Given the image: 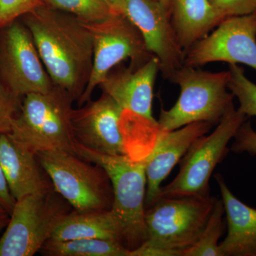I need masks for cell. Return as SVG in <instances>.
Returning <instances> with one entry per match:
<instances>
[{"instance_id": "obj_11", "label": "cell", "mask_w": 256, "mask_h": 256, "mask_svg": "<svg viewBox=\"0 0 256 256\" xmlns=\"http://www.w3.org/2000/svg\"><path fill=\"white\" fill-rule=\"evenodd\" d=\"M218 62L245 64L256 70V12L226 18L184 58V65L194 68Z\"/></svg>"}, {"instance_id": "obj_15", "label": "cell", "mask_w": 256, "mask_h": 256, "mask_svg": "<svg viewBox=\"0 0 256 256\" xmlns=\"http://www.w3.org/2000/svg\"><path fill=\"white\" fill-rule=\"evenodd\" d=\"M0 166L16 201L54 190L36 154L9 133L0 134Z\"/></svg>"}, {"instance_id": "obj_19", "label": "cell", "mask_w": 256, "mask_h": 256, "mask_svg": "<svg viewBox=\"0 0 256 256\" xmlns=\"http://www.w3.org/2000/svg\"><path fill=\"white\" fill-rule=\"evenodd\" d=\"M98 238L122 244V234L111 210L69 212L58 224L50 239L68 240Z\"/></svg>"}, {"instance_id": "obj_6", "label": "cell", "mask_w": 256, "mask_h": 256, "mask_svg": "<svg viewBox=\"0 0 256 256\" xmlns=\"http://www.w3.org/2000/svg\"><path fill=\"white\" fill-rule=\"evenodd\" d=\"M36 154L55 191L74 210H111L114 190L104 168L66 152H43Z\"/></svg>"}, {"instance_id": "obj_12", "label": "cell", "mask_w": 256, "mask_h": 256, "mask_svg": "<svg viewBox=\"0 0 256 256\" xmlns=\"http://www.w3.org/2000/svg\"><path fill=\"white\" fill-rule=\"evenodd\" d=\"M122 13L140 32L146 48L169 79L184 65V53L172 22L170 8L158 0H122Z\"/></svg>"}, {"instance_id": "obj_22", "label": "cell", "mask_w": 256, "mask_h": 256, "mask_svg": "<svg viewBox=\"0 0 256 256\" xmlns=\"http://www.w3.org/2000/svg\"><path fill=\"white\" fill-rule=\"evenodd\" d=\"M48 8L74 15L84 22L102 21L116 12L104 0H44Z\"/></svg>"}, {"instance_id": "obj_17", "label": "cell", "mask_w": 256, "mask_h": 256, "mask_svg": "<svg viewBox=\"0 0 256 256\" xmlns=\"http://www.w3.org/2000/svg\"><path fill=\"white\" fill-rule=\"evenodd\" d=\"M215 178L228 226L226 236L220 244V256H256V208L236 198L222 175Z\"/></svg>"}, {"instance_id": "obj_23", "label": "cell", "mask_w": 256, "mask_h": 256, "mask_svg": "<svg viewBox=\"0 0 256 256\" xmlns=\"http://www.w3.org/2000/svg\"><path fill=\"white\" fill-rule=\"evenodd\" d=\"M228 90L239 102L238 110L246 117H256V84L237 64L229 65Z\"/></svg>"}, {"instance_id": "obj_26", "label": "cell", "mask_w": 256, "mask_h": 256, "mask_svg": "<svg viewBox=\"0 0 256 256\" xmlns=\"http://www.w3.org/2000/svg\"><path fill=\"white\" fill-rule=\"evenodd\" d=\"M220 18L240 16L256 12V0H210Z\"/></svg>"}, {"instance_id": "obj_10", "label": "cell", "mask_w": 256, "mask_h": 256, "mask_svg": "<svg viewBox=\"0 0 256 256\" xmlns=\"http://www.w3.org/2000/svg\"><path fill=\"white\" fill-rule=\"evenodd\" d=\"M0 78L21 98L50 92L55 86L30 30L20 20L0 30Z\"/></svg>"}, {"instance_id": "obj_1", "label": "cell", "mask_w": 256, "mask_h": 256, "mask_svg": "<svg viewBox=\"0 0 256 256\" xmlns=\"http://www.w3.org/2000/svg\"><path fill=\"white\" fill-rule=\"evenodd\" d=\"M22 18L52 82L78 102L90 78L94 58V42L86 23L46 5Z\"/></svg>"}, {"instance_id": "obj_3", "label": "cell", "mask_w": 256, "mask_h": 256, "mask_svg": "<svg viewBox=\"0 0 256 256\" xmlns=\"http://www.w3.org/2000/svg\"><path fill=\"white\" fill-rule=\"evenodd\" d=\"M9 134L35 154L66 152L76 154L72 126L73 98L54 86L50 92L24 96Z\"/></svg>"}, {"instance_id": "obj_20", "label": "cell", "mask_w": 256, "mask_h": 256, "mask_svg": "<svg viewBox=\"0 0 256 256\" xmlns=\"http://www.w3.org/2000/svg\"><path fill=\"white\" fill-rule=\"evenodd\" d=\"M40 252L46 256H130L129 250L120 242L98 238L48 239Z\"/></svg>"}, {"instance_id": "obj_30", "label": "cell", "mask_w": 256, "mask_h": 256, "mask_svg": "<svg viewBox=\"0 0 256 256\" xmlns=\"http://www.w3.org/2000/svg\"><path fill=\"white\" fill-rule=\"evenodd\" d=\"M10 215L5 210L0 208V230L4 226H6L10 220Z\"/></svg>"}, {"instance_id": "obj_7", "label": "cell", "mask_w": 256, "mask_h": 256, "mask_svg": "<svg viewBox=\"0 0 256 256\" xmlns=\"http://www.w3.org/2000/svg\"><path fill=\"white\" fill-rule=\"evenodd\" d=\"M70 207L55 190L16 200L0 238V256H32L40 252Z\"/></svg>"}, {"instance_id": "obj_8", "label": "cell", "mask_w": 256, "mask_h": 256, "mask_svg": "<svg viewBox=\"0 0 256 256\" xmlns=\"http://www.w3.org/2000/svg\"><path fill=\"white\" fill-rule=\"evenodd\" d=\"M248 117L232 108L210 134L198 138L184 156L178 176L160 188V197L210 196V180L228 152V144Z\"/></svg>"}, {"instance_id": "obj_27", "label": "cell", "mask_w": 256, "mask_h": 256, "mask_svg": "<svg viewBox=\"0 0 256 256\" xmlns=\"http://www.w3.org/2000/svg\"><path fill=\"white\" fill-rule=\"evenodd\" d=\"M234 139V142L230 148L234 152L256 154V131L249 121L246 120L240 126Z\"/></svg>"}, {"instance_id": "obj_28", "label": "cell", "mask_w": 256, "mask_h": 256, "mask_svg": "<svg viewBox=\"0 0 256 256\" xmlns=\"http://www.w3.org/2000/svg\"><path fill=\"white\" fill-rule=\"evenodd\" d=\"M15 203L16 200L11 194L6 178L0 166V208L10 215L14 208Z\"/></svg>"}, {"instance_id": "obj_16", "label": "cell", "mask_w": 256, "mask_h": 256, "mask_svg": "<svg viewBox=\"0 0 256 256\" xmlns=\"http://www.w3.org/2000/svg\"><path fill=\"white\" fill-rule=\"evenodd\" d=\"M159 72V60L152 56L137 67L111 70L100 87L122 110L156 120L152 116V106L154 82Z\"/></svg>"}, {"instance_id": "obj_21", "label": "cell", "mask_w": 256, "mask_h": 256, "mask_svg": "<svg viewBox=\"0 0 256 256\" xmlns=\"http://www.w3.org/2000/svg\"><path fill=\"white\" fill-rule=\"evenodd\" d=\"M224 214L223 202L217 198L201 236L182 256H220L218 242L224 230Z\"/></svg>"}, {"instance_id": "obj_29", "label": "cell", "mask_w": 256, "mask_h": 256, "mask_svg": "<svg viewBox=\"0 0 256 256\" xmlns=\"http://www.w3.org/2000/svg\"><path fill=\"white\" fill-rule=\"evenodd\" d=\"M116 12L122 13V0H104Z\"/></svg>"}, {"instance_id": "obj_2", "label": "cell", "mask_w": 256, "mask_h": 256, "mask_svg": "<svg viewBox=\"0 0 256 256\" xmlns=\"http://www.w3.org/2000/svg\"><path fill=\"white\" fill-rule=\"evenodd\" d=\"M216 200L160 197L146 210V242L130 256H182L200 238Z\"/></svg>"}, {"instance_id": "obj_9", "label": "cell", "mask_w": 256, "mask_h": 256, "mask_svg": "<svg viewBox=\"0 0 256 256\" xmlns=\"http://www.w3.org/2000/svg\"><path fill=\"white\" fill-rule=\"evenodd\" d=\"M86 25L94 42V58L87 86L77 102L79 106L90 100L96 88L121 62L130 60V66L137 67L153 56L140 32L124 13L114 12L102 21Z\"/></svg>"}, {"instance_id": "obj_13", "label": "cell", "mask_w": 256, "mask_h": 256, "mask_svg": "<svg viewBox=\"0 0 256 256\" xmlns=\"http://www.w3.org/2000/svg\"><path fill=\"white\" fill-rule=\"evenodd\" d=\"M122 108L102 92L96 100H88L72 112V126L77 144L111 156L128 154L121 129Z\"/></svg>"}, {"instance_id": "obj_4", "label": "cell", "mask_w": 256, "mask_h": 256, "mask_svg": "<svg viewBox=\"0 0 256 256\" xmlns=\"http://www.w3.org/2000/svg\"><path fill=\"white\" fill-rule=\"evenodd\" d=\"M76 154L106 170L114 190L111 210L120 227L122 245L130 252L136 250L146 240V156L136 160L129 154H102L77 143Z\"/></svg>"}, {"instance_id": "obj_24", "label": "cell", "mask_w": 256, "mask_h": 256, "mask_svg": "<svg viewBox=\"0 0 256 256\" xmlns=\"http://www.w3.org/2000/svg\"><path fill=\"white\" fill-rule=\"evenodd\" d=\"M44 5V0H0V30Z\"/></svg>"}, {"instance_id": "obj_5", "label": "cell", "mask_w": 256, "mask_h": 256, "mask_svg": "<svg viewBox=\"0 0 256 256\" xmlns=\"http://www.w3.org/2000/svg\"><path fill=\"white\" fill-rule=\"evenodd\" d=\"M229 77V70L213 73L183 65L170 78L180 86V97L172 108L162 110L160 129L174 130L197 122L218 124L234 106Z\"/></svg>"}, {"instance_id": "obj_18", "label": "cell", "mask_w": 256, "mask_h": 256, "mask_svg": "<svg viewBox=\"0 0 256 256\" xmlns=\"http://www.w3.org/2000/svg\"><path fill=\"white\" fill-rule=\"evenodd\" d=\"M170 8L172 22L184 54L224 20L210 0H170Z\"/></svg>"}, {"instance_id": "obj_25", "label": "cell", "mask_w": 256, "mask_h": 256, "mask_svg": "<svg viewBox=\"0 0 256 256\" xmlns=\"http://www.w3.org/2000/svg\"><path fill=\"white\" fill-rule=\"evenodd\" d=\"M22 98L10 92L0 78V134L11 131L13 120L21 108Z\"/></svg>"}, {"instance_id": "obj_31", "label": "cell", "mask_w": 256, "mask_h": 256, "mask_svg": "<svg viewBox=\"0 0 256 256\" xmlns=\"http://www.w3.org/2000/svg\"><path fill=\"white\" fill-rule=\"evenodd\" d=\"M158 1L164 3V4L170 6V0H158Z\"/></svg>"}, {"instance_id": "obj_14", "label": "cell", "mask_w": 256, "mask_h": 256, "mask_svg": "<svg viewBox=\"0 0 256 256\" xmlns=\"http://www.w3.org/2000/svg\"><path fill=\"white\" fill-rule=\"evenodd\" d=\"M212 124L197 122L156 136L152 150L146 156V210L159 198L162 183L170 174L190 146L198 138L210 132Z\"/></svg>"}]
</instances>
